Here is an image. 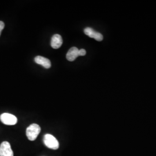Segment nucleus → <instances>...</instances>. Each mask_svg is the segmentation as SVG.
<instances>
[{
    "label": "nucleus",
    "instance_id": "obj_1",
    "mask_svg": "<svg viewBox=\"0 0 156 156\" xmlns=\"http://www.w3.org/2000/svg\"><path fill=\"white\" fill-rule=\"evenodd\" d=\"M41 132V127L37 124H32L26 129V135L28 140L34 141L37 139Z\"/></svg>",
    "mask_w": 156,
    "mask_h": 156
},
{
    "label": "nucleus",
    "instance_id": "obj_2",
    "mask_svg": "<svg viewBox=\"0 0 156 156\" xmlns=\"http://www.w3.org/2000/svg\"><path fill=\"white\" fill-rule=\"evenodd\" d=\"M45 145L49 149L57 150L59 148V142L56 138L50 134H46L44 138Z\"/></svg>",
    "mask_w": 156,
    "mask_h": 156
},
{
    "label": "nucleus",
    "instance_id": "obj_3",
    "mask_svg": "<svg viewBox=\"0 0 156 156\" xmlns=\"http://www.w3.org/2000/svg\"><path fill=\"white\" fill-rule=\"evenodd\" d=\"M0 120L2 123L8 126L15 125L17 122V117L15 116L8 113H2L0 116Z\"/></svg>",
    "mask_w": 156,
    "mask_h": 156
},
{
    "label": "nucleus",
    "instance_id": "obj_4",
    "mask_svg": "<svg viewBox=\"0 0 156 156\" xmlns=\"http://www.w3.org/2000/svg\"><path fill=\"white\" fill-rule=\"evenodd\" d=\"M0 156H13V152L8 142L4 141L0 145Z\"/></svg>",
    "mask_w": 156,
    "mask_h": 156
},
{
    "label": "nucleus",
    "instance_id": "obj_5",
    "mask_svg": "<svg viewBox=\"0 0 156 156\" xmlns=\"http://www.w3.org/2000/svg\"><path fill=\"white\" fill-rule=\"evenodd\" d=\"M84 34L90 38H94L97 41H101L103 39V36L101 34L94 31L93 28L87 27L84 30Z\"/></svg>",
    "mask_w": 156,
    "mask_h": 156
},
{
    "label": "nucleus",
    "instance_id": "obj_6",
    "mask_svg": "<svg viewBox=\"0 0 156 156\" xmlns=\"http://www.w3.org/2000/svg\"><path fill=\"white\" fill-rule=\"evenodd\" d=\"M62 38L60 35L55 34L51 39V46L55 49H57L62 46Z\"/></svg>",
    "mask_w": 156,
    "mask_h": 156
},
{
    "label": "nucleus",
    "instance_id": "obj_7",
    "mask_svg": "<svg viewBox=\"0 0 156 156\" xmlns=\"http://www.w3.org/2000/svg\"><path fill=\"white\" fill-rule=\"evenodd\" d=\"M34 60L37 64L41 65L45 68L48 69L51 67V62L48 58L46 57H42V56H37L35 57Z\"/></svg>",
    "mask_w": 156,
    "mask_h": 156
},
{
    "label": "nucleus",
    "instance_id": "obj_8",
    "mask_svg": "<svg viewBox=\"0 0 156 156\" xmlns=\"http://www.w3.org/2000/svg\"><path fill=\"white\" fill-rule=\"evenodd\" d=\"M79 56V49L76 47H73L68 50L66 55L67 59L69 62H73Z\"/></svg>",
    "mask_w": 156,
    "mask_h": 156
},
{
    "label": "nucleus",
    "instance_id": "obj_9",
    "mask_svg": "<svg viewBox=\"0 0 156 156\" xmlns=\"http://www.w3.org/2000/svg\"><path fill=\"white\" fill-rule=\"evenodd\" d=\"M86 51L83 49L79 50V56H83L86 55Z\"/></svg>",
    "mask_w": 156,
    "mask_h": 156
},
{
    "label": "nucleus",
    "instance_id": "obj_10",
    "mask_svg": "<svg viewBox=\"0 0 156 156\" xmlns=\"http://www.w3.org/2000/svg\"><path fill=\"white\" fill-rule=\"evenodd\" d=\"M5 27V24L2 21H0V35H1V33L2 32V31L3 30V29Z\"/></svg>",
    "mask_w": 156,
    "mask_h": 156
}]
</instances>
